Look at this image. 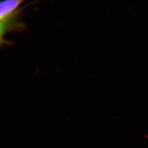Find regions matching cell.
<instances>
[{"label":"cell","instance_id":"1","mask_svg":"<svg viewBox=\"0 0 148 148\" xmlns=\"http://www.w3.org/2000/svg\"><path fill=\"white\" fill-rule=\"evenodd\" d=\"M25 0H4L0 2V21L10 16Z\"/></svg>","mask_w":148,"mask_h":148},{"label":"cell","instance_id":"2","mask_svg":"<svg viewBox=\"0 0 148 148\" xmlns=\"http://www.w3.org/2000/svg\"><path fill=\"white\" fill-rule=\"evenodd\" d=\"M12 24V20L10 16L0 21V44L2 42L4 36L10 30Z\"/></svg>","mask_w":148,"mask_h":148}]
</instances>
